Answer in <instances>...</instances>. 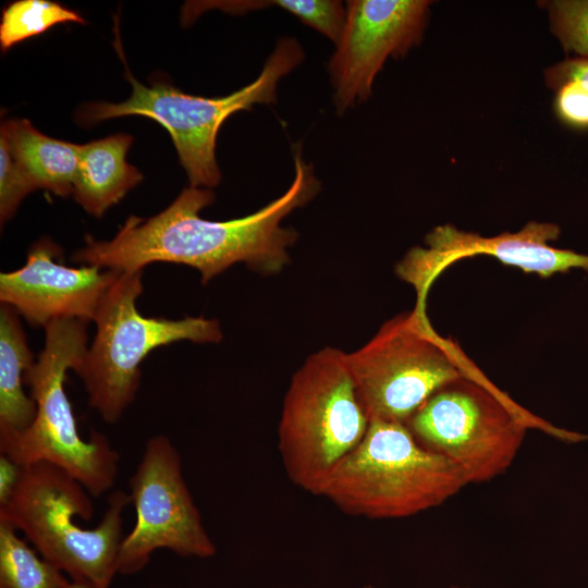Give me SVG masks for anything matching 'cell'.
I'll return each mask as SVG.
<instances>
[{
	"label": "cell",
	"mask_w": 588,
	"mask_h": 588,
	"mask_svg": "<svg viewBox=\"0 0 588 588\" xmlns=\"http://www.w3.org/2000/svg\"><path fill=\"white\" fill-rule=\"evenodd\" d=\"M294 160L295 176L287 191L252 215L228 221L203 219L199 212L213 203L215 194L188 186L158 215L147 219L130 216L109 241L88 235L72 259L121 272L142 271L152 262L182 264L197 269L203 284L237 262L278 272L287 264V247L297 237L294 230L281 226L282 219L320 188L313 167L299 151Z\"/></svg>",
	"instance_id": "1"
},
{
	"label": "cell",
	"mask_w": 588,
	"mask_h": 588,
	"mask_svg": "<svg viewBox=\"0 0 588 588\" xmlns=\"http://www.w3.org/2000/svg\"><path fill=\"white\" fill-rule=\"evenodd\" d=\"M130 503V494L114 491L100 523L84 528L75 518L89 520L94 515L88 491L62 468L39 462L22 466L13 494L0 506V517L70 580L109 588L118 574L123 511Z\"/></svg>",
	"instance_id": "2"
},
{
	"label": "cell",
	"mask_w": 588,
	"mask_h": 588,
	"mask_svg": "<svg viewBox=\"0 0 588 588\" xmlns=\"http://www.w3.org/2000/svg\"><path fill=\"white\" fill-rule=\"evenodd\" d=\"M466 485L460 468L420 445L405 424L372 419L320 497L347 514L392 519L439 506Z\"/></svg>",
	"instance_id": "3"
},
{
	"label": "cell",
	"mask_w": 588,
	"mask_h": 588,
	"mask_svg": "<svg viewBox=\"0 0 588 588\" xmlns=\"http://www.w3.org/2000/svg\"><path fill=\"white\" fill-rule=\"evenodd\" d=\"M86 327L77 319L45 327V346L25 376L36 416L23 432L0 440V453L20 466L56 465L91 497H100L115 482L120 455L102 433L93 432L88 440L81 437L64 388L68 370L74 371L88 348Z\"/></svg>",
	"instance_id": "4"
},
{
	"label": "cell",
	"mask_w": 588,
	"mask_h": 588,
	"mask_svg": "<svg viewBox=\"0 0 588 588\" xmlns=\"http://www.w3.org/2000/svg\"><path fill=\"white\" fill-rule=\"evenodd\" d=\"M405 425L420 445L456 465L467 483L504 474L530 427L568 442L588 439L532 416L478 371L438 389Z\"/></svg>",
	"instance_id": "5"
},
{
	"label": "cell",
	"mask_w": 588,
	"mask_h": 588,
	"mask_svg": "<svg viewBox=\"0 0 588 588\" xmlns=\"http://www.w3.org/2000/svg\"><path fill=\"white\" fill-rule=\"evenodd\" d=\"M114 46L125 64L132 94L118 103L86 105L78 114L82 123L94 124L125 115L157 121L169 132L189 186L200 188L215 187L221 181L216 139L222 123L234 112L249 110L255 103L275 102L279 79L304 59L303 48L295 38H281L254 82L228 96L207 98L185 94L166 82L143 85L132 75L118 35Z\"/></svg>",
	"instance_id": "6"
},
{
	"label": "cell",
	"mask_w": 588,
	"mask_h": 588,
	"mask_svg": "<svg viewBox=\"0 0 588 588\" xmlns=\"http://www.w3.org/2000/svg\"><path fill=\"white\" fill-rule=\"evenodd\" d=\"M369 422L346 354L324 347L309 356L293 376L279 424V451L290 480L320 495Z\"/></svg>",
	"instance_id": "7"
},
{
	"label": "cell",
	"mask_w": 588,
	"mask_h": 588,
	"mask_svg": "<svg viewBox=\"0 0 588 588\" xmlns=\"http://www.w3.org/2000/svg\"><path fill=\"white\" fill-rule=\"evenodd\" d=\"M143 270L120 272L103 297L94 322L96 334L74 371L82 379L89 406L109 424L117 422L135 400L139 366L155 348L179 341L218 343V320L204 317L167 319L139 314Z\"/></svg>",
	"instance_id": "8"
},
{
	"label": "cell",
	"mask_w": 588,
	"mask_h": 588,
	"mask_svg": "<svg viewBox=\"0 0 588 588\" xmlns=\"http://www.w3.org/2000/svg\"><path fill=\"white\" fill-rule=\"evenodd\" d=\"M346 359L369 420L403 424L438 389L477 371L456 343L433 331L419 305L388 320Z\"/></svg>",
	"instance_id": "9"
},
{
	"label": "cell",
	"mask_w": 588,
	"mask_h": 588,
	"mask_svg": "<svg viewBox=\"0 0 588 588\" xmlns=\"http://www.w3.org/2000/svg\"><path fill=\"white\" fill-rule=\"evenodd\" d=\"M136 513L117 561L120 575L142 571L154 552L167 549L184 558H211L216 546L184 480L180 453L164 434L151 437L130 479Z\"/></svg>",
	"instance_id": "10"
},
{
	"label": "cell",
	"mask_w": 588,
	"mask_h": 588,
	"mask_svg": "<svg viewBox=\"0 0 588 588\" xmlns=\"http://www.w3.org/2000/svg\"><path fill=\"white\" fill-rule=\"evenodd\" d=\"M430 1L351 0L335 52L329 61L339 113L371 94L375 76L389 56L405 54L421 39Z\"/></svg>",
	"instance_id": "11"
},
{
	"label": "cell",
	"mask_w": 588,
	"mask_h": 588,
	"mask_svg": "<svg viewBox=\"0 0 588 588\" xmlns=\"http://www.w3.org/2000/svg\"><path fill=\"white\" fill-rule=\"evenodd\" d=\"M550 222H528L515 233L502 232L485 237L451 224L437 226L426 236V248H413L397 265V275L414 285L418 304L425 307L427 291L433 280L450 265L476 255H489L527 273L549 278L571 269L588 271V255L561 249L549 243L560 235Z\"/></svg>",
	"instance_id": "12"
},
{
	"label": "cell",
	"mask_w": 588,
	"mask_h": 588,
	"mask_svg": "<svg viewBox=\"0 0 588 588\" xmlns=\"http://www.w3.org/2000/svg\"><path fill=\"white\" fill-rule=\"evenodd\" d=\"M121 271L61 261V248L49 238L37 241L21 268L0 273V302L34 327L56 320L94 321L107 292Z\"/></svg>",
	"instance_id": "13"
},
{
	"label": "cell",
	"mask_w": 588,
	"mask_h": 588,
	"mask_svg": "<svg viewBox=\"0 0 588 588\" xmlns=\"http://www.w3.org/2000/svg\"><path fill=\"white\" fill-rule=\"evenodd\" d=\"M133 143L128 134H113L81 145L73 198L89 215L100 218L143 180L126 160Z\"/></svg>",
	"instance_id": "14"
},
{
	"label": "cell",
	"mask_w": 588,
	"mask_h": 588,
	"mask_svg": "<svg viewBox=\"0 0 588 588\" xmlns=\"http://www.w3.org/2000/svg\"><path fill=\"white\" fill-rule=\"evenodd\" d=\"M0 139L33 191L45 189L60 197L72 194L81 145L47 136L26 119L3 121Z\"/></svg>",
	"instance_id": "15"
},
{
	"label": "cell",
	"mask_w": 588,
	"mask_h": 588,
	"mask_svg": "<svg viewBox=\"0 0 588 588\" xmlns=\"http://www.w3.org/2000/svg\"><path fill=\"white\" fill-rule=\"evenodd\" d=\"M19 313L0 307V440L26 430L36 416V403L24 391L26 372L34 365Z\"/></svg>",
	"instance_id": "16"
},
{
	"label": "cell",
	"mask_w": 588,
	"mask_h": 588,
	"mask_svg": "<svg viewBox=\"0 0 588 588\" xmlns=\"http://www.w3.org/2000/svg\"><path fill=\"white\" fill-rule=\"evenodd\" d=\"M70 581L0 517V588H65Z\"/></svg>",
	"instance_id": "17"
},
{
	"label": "cell",
	"mask_w": 588,
	"mask_h": 588,
	"mask_svg": "<svg viewBox=\"0 0 588 588\" xmlns=\"http://www.w3.org/2000/svg\"><path fill=\"white\" fill-rule=\"evenodd\" d=\"M84 24V17L59 2L51 0H17L2 10L0 47L3 52L14 45L40 35L57 24Z\"/></svg>",
	"instance_id": "18"
},
{
	"label": "cell",
	"mask_w": 588,
	"mask_h": 588,
	"mask_svg": "<svg viewBox=\"0 0 588 588\" xmlns=\"http://www.w3.org/2000/svg\"><path fill=\"white\" fill-rule=\"evenodd\" d=\"M279 7L297 16L304 24L317 29L335 45L339 42L345 21L346 7L334 0H272L252 1V9Z\"/></svg>",
	"instance_id": "19"
},
{
	"label": "cell",
	"mask_w": 588,
	"mask_h": 588,
	"mask_svg": "<svg viewBox=\"0 0 588 588\" xmlns=\"http://www.w3.org/2000/svg\"><path fill=\"white\" fill-rule=\"evenodd\" d=\"M552 32L567 51L588 60V0H558L549 4Z\"/></svg>",
	"instance_id": "20"
},
{
	"label": "cell",
	"mask_w": 588,
	"mask_h": 588,
	"mask_svg": "<svg viewBox=\"0 0 588 588\" xmlns=\"http://www.w3.org/2000/svg\"><path fill=\"white\" fill-rule=\"evenodd\" d=\"M25 174L12 157L4 140L0 139V218L11 219L22 200L32 193Z\"/></svg>",
	"instance_id": "21"
},
{
	"label": "cell",
	"mask_w": 588,
	"mask_h": 588,
	"mask_svg": "<svg viewBox=\"0 0 588 588\" xmlns=\"http://www.w3.org/2000/svg\"><path fill=\"white\" fill-rule=\"evenodd\" d=\"M555 107L568 124L588 127V90L578 82H566L556 89Z\"/></svg>",
	"instance_id": "22"
},
{
	"label": "cell",
	"mask_w": 588,
	"mask_h": 588,
	"mask_svg": "<svg viewBox=\"0 0 588 588\" xmlns=\"http://www.w3.org/2000/svg\"><path fill=\"white\" fill-rule=\"evenodd\" d=\"M548 86L558 89L566 82L575 81L588 90V60L583 58L567 59L546 71Z\"/></svg>",
	"instance_id": "23"
},
{
	"label": "cell",
	"mask_w": 588,
	"mask_h": 588,
	"mask_svg": "<svg viewBox=\"0 0 588 588\" xmlns=\"http://www.w3.org/2000/svg\"><path fill=\"white\" fill-rule=\"evenodd\" d=\"M22 473V466L0 453V506L8 503Z\"/></svg>",
	"instance_id": "24"
},
{
	"label": "cell",
	"mask_w": 588,
	"mask_h": 588,
	"mask_svg": "<svg viewBox=\"0 0 588 588\" xmlns=\"http://www.w3.org/2000/svg\"><path fill=\"white\" fill-rule=\"evenodd\" d=\"M65 588H96V587L71 580Z\"/></svg>",
	"instance_id": "25"
},
{
	"label": "cell",
	"mask_w": 588,
	"mask_h": 588,
	"mask_svg": "<svg viewBox=\"0 0 588 588\" xmlns=\"http://www.w3.org/2000/svg\"><path fill=\"white\" fill-rule=\"evenodd\" d=\"M363 588H373V587L370 585H367V586H364Z\"/></svg>",
	"instance_id": "26"
},
{
	"label": "cell",
	"mask_w": 588,
	"mask_h": 588,
	"mask_svg": "<svg viewBox=\"0 0 588 588\" xmlns=\"http://www.w3.org/2000/svg\"><path fill=\"white\" fill-rule=\"evenodd\" d=\"M450 588H458L457 586H451Z\"/></svg>",
	"instance_id": "27"
}]
</instances>
